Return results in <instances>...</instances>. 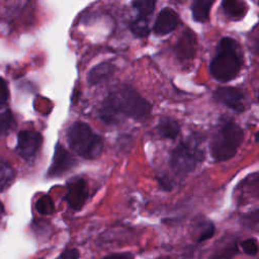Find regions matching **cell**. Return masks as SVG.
<instances>
[{
    "mask_svg": "<svg viewBox=\"0 0 259 259\" xmlns=\"http://www.w3.org/2000/svg\"><path fill=\"white\" fill-rule=\"evenodd\" d=\"M238 243L236 239H228L221 242L212 251L209 259H232L238 253Z\"/></svg>",
    "mask_w": 259,
    "mask_h": 259,
    "instance_id": "cell-13",
    "label": "cell"
},
{
    "mask_svg": "<svg viewBox=\"0 0 259 259\" xmlns=\"http://www.w3.org/2000/svg\"><path fill=\"white\" fill-rule=\"evenodd\" d=\"M76 164L74 157L60 144L58 143L55 147L54 156L52 159L51 166L48 169L47 176L50 178L60 177L64 173L72 169Z\"/></svg>",
    "mask_w": 259,
    "mask_h": 259,
    "instance_id": "cell-8",
    "label": "cell"
},
{
    "mask_svg": "<svg viewBox=\"0 0 259 259\" xmlns=\"http://www.w3.org/2000/svg\"><path fill=\"white\" fill-rule=\"evenodd\" d=\"M67 186L68 188L64 196V199L71 209L78 211L84 206L88 198V189L86 181L81 177H76L70 180Z\"/></svg>",
    "mask_w": 259,
    "mask_h": 259,
    "instance_id": "cell-7",
    "label": "cell"
},
{
    "mask_svg": "<svg viewBox=\"0 0 259 259\" xmlns=\"http://www.w3.org/2000/svg\"><path fill=\"white\" fill-rule=\"evenodd\" d=\"M114 72V66L110 62H102L93 67L87 75V81L90 85L100 84L109 79Z\"/></svg>",
    "mask_w": 259,
    "mask_h": 259,
    "instance_id": "cell-12",
    "label": "cell"
},
{
    "mask_svg": "<svg viewBox=\"0 0 259 259\" xmlns=\"http://www.w3.org/2000/svg\"><path fill=\"white\" fill-rule=\"evenodd\" d=\"M214 99L229 107L235 112H243L245 110L244 93L235 87H219L213 93Z\"/></svg>",
    "mask_w": 259,
    "mask_h": 259,
    "instance_id": "cell-9",
    "label": "cell"
},
{
    "mask_svg": "<svg viewBox=\"0 0 259 259\" xmlns=\"http://www.w3.org/2000/svg\"><path fill=\"white\" fill-rule=\"evenodd\" d=\"M196 51V35L190 29L182 32L176 44V54L180 60L188 61L194 58Z\"/></svg>",
    "mask_w": 259,
    "mask_h": 259,
    "instance_id": "cell-11",
    "label": "cell"
},
{
    "mask_svg": "<svg viewBox=\"0 0 259 259\" xmlns=\"http://www.w3.org/2000/svg\"><path fill=\"white\" fill-rule=\"evenodd\" d=\"M243 252L249 256H255L258 253V243L255 238H248L240 243Z\"/></svg>",
    "mask_w": 259,
    "mask_h": 259,
    "instance_id": "cell-22",
    "label": "cell"
},
{
    "mask_svg": "<svg viewBox=\"0 0 259 259\" xmlns=\"http://www.w3.org/2000/svg\"><path fill=\"white\" fill-rule=\"evenodd\" d=\"M243 66V54L237 40L223 37L209 66L212 77L221 82H228L237 77Z\"/></svg>",
    "mask_w": 259,
    "mask_h": 259,
    "instance_id": "cell-2",
    "label": "cell"
},
{
    "mask_svg": "<svg viewBox=\"0 0 259 259\" xmlns=\"http://www.w3.org/2000/svg\"><path fill=\"white\" fill-rule=\"evenodd\" d=\"M15 175V169L6 160L0 158V192L11 185Z\"/></svg>",
    "mask_w": 259,
    "mask_h": 259,
    "instance_id": "cell-17",
    "label": "cell"
},
{
    "mask_svg": "<svg viewBox=\"0 0 259 259\" xmlns=\"http://www.w3.org/2000/svg\"><path fill=\"white\" fill-rule=\"evenodd\" d=\"M214 1L210 0H196L192 3V16L195 21L205 22L209 19V11Z\"/></svg>",
    "mask_w": 259,
    "mask_h": 259,
    "instance_id": "cell-16",
    "label": "cell"
},
{
    "mask_svg": "<svg viewBox=\"0 0 259 259\" xmlns=\"http://www.w3.org/2000/svg\"><path fill=\"white\" fill-rule=\"evenodd\" d=\"M179 17L178 14L170 7H165L162 9L155 21L154 32L157 35H166L172 32L178 25Z\"/></svg>",
    "mask_w": 259,
    "mask_h": 259,
    "instance_id": "cell-10",
    "label": "cell"
},
{
    "mask_svg": "<svg viewBox=\"0 0 259 259\" xmlns=\"http://www.w3.org/2000/svg\"><path fill=\"white\" fill-rule=\"evenodd\" d=\"M9 98L8 84L4 78L0 76V107L5 105Z\"/></svg>",
    "mask_w": 259,
    "mask_h": 259,
    "instance_id": "cell-24",
    "label": "cell"
},
{
    "mask_svg": "<svg viewBox=\"0 0 259 259\" xmlns=\"http://www.w3.org/2000/svg\"><path fill=\"white\" fill-rule=\"evenodd\" d=\"M244 139L243 130L234 121H225L210 142V154L215 162L234 157Z\"/></svg>",
    "mask_w": 259,
    "mask_h": 259,
    "instance_id": "cell-4",
    "label": "cell"
},
{
    "mask_svg": "<svg viewBox=\"0 0 259 259\" xmlns=\"http://www.w3.org/2000/svg\"><path fill=\"white\" fill-rule=\"evenodd\" d=\"M156 130L160 137L173 140L178 136L180 132V125L176 119L165 116L159 120Z\"/></svg>",
    "mask_w": 259,
    "mask_h": 259,
    "instance_id": "cell-15",
    "label": "cell"
},
{
    "mask_svg": "<svg viewBox=\"0 0 259 259\" xmlns=\"http://www.w3.org/2000/svg\"><path fill=\"white\" fill-rule=\"evenodd\" d=\"M35 209L40 214H51L55 210L54 202L49 195L40 196L35 202Z\"/></svg>",
    "mask_w": 259,
    "mask_h": 259,
    "instance_id": "cell-21",
    "label": "cell"
},
{
    "mask_svg": "<svg viewBox=\"0 0 259 259\" xmlns=\"http://www.w3.org/2000/svg\"><path fill=\"white\" fill-rule=\"evenodd\" d=\"M204 159V151L200 145V138L189 137L181 142L171 153L170 166L178 174L193 171Z\"/></svg>",
    "mask_w": 259,
    "mask_h": 259,
    "instance_id": "cell-5",
    "label": "cell"
},
{
    "mask_svg": "<svg viewBox=\"0 0 259 259\" xmlns=\"http://www.w3.org/2000/svg\"><path fill=\"white\" fill-rule=\"evenodd\" d=\"M103 259H135L134 255L130 252H121V253H112L105 256Z\"/></svg>",
    "mask_w": 259,
    "mask_h": 259,
    "instance_id": "cell-27",
    "label": "cell"
},
{
    "mask_svg": "<svg viewBox=\"0 0 259 259\" xmlns=\"http://www.w3.org/2000/svg\"><path fill=\"white\" fill-rule=\"evenodd\" d=\"M131 31L137 37H146L150 32L149 17L139 16L130 24Z\"/></svg>",
    "mask_w": 259,
    "mask_h": 259,
    "instance_id": "cell-18",
    "label": "cell"
},
{
    "mask_svg": "<svg viewBox=\"0 0 259 259\" xmlns=\"http://www.w3.org/2000/svg\"><path fill=\"white\" fill-rule=\"evenodd\" d=\"M70 148L87 160L96 159L103 150V141L92 128L83 121H75L67 132Z\"/></svg>",
    "mask_w": 259,
    "mask_h": 259,
    "instance_id": "cell-3",
    "label": "cell"
},
{
    "mask_svg": "<svg viewBox=\"0 0 259 259\" xmlns=\"http://www.w3.org/2000/svg\"><path fill=\"white\" fill-rule=\"evenodd\" d=\"M214 234V226L211 222H206L203 226L202 229L200 230L198 237H197V242L201 243L204 242L208 239H210Z\"/></svg>",
    "mask_w": 259,
    "mask_h": 259,
    "instance_id": "cell-23",
    "label": "cell"
},
{
    "mask_svg": "<svg viewBox=\"0 0 259 259\" xmlns=\"http://www.w3.org/2000/svg\"><path fill=\"white\" fill-rule=\"evenodd\" d=\"M151 108V104L134 88L122 85L107 95L98 112L106 123H115L121 117L144 121L149 117Z\"/></svg>",
    "mask_w": 259,
    "mask_h": 259,
    "instance_id": "cell-1",
    "label": "cell"
},
{
    "mask_svg": "<svg viewBox=\"0 0 259 259\" xmlns=\"http://www.w3.org/2000/svg\"><path fill=\"white\" fill-rule=\"evenodd\" d=\"M16 127V120L10 109L0 111V136L9 134Z\"/></svg>",
    "mask_w": 259,
    "mask_h": 259,
    "instance_id": "cell-19",
    "label": "cell"
},
{
    "mask_svg": "<svg viewBox=\"0 0 259 259\" xmlns=\"http://www.w3.org/2000/svg\"><path fill=\"white\" fill-rule=\"evenodd\" d=\"M80 258V253L78 249L72 248V249H67L63 251L56 259H79Z\"/></svg>",
    "mask_w": 259,
    "mask_h": 259,
    "instance_id": "cell-25",
    "label": "cell"
},
{
    "mask_svg": "<svg viewBox=\"0 0 259 259\" xmlns=\"http://www.w3.org/2000/svg\"><path fill=\"white\" fill-rule=\"evenodd\" d=\"M225 14L232 20H240L247 13L248 6L245 2L239 0H225L222 2Z\"/></svg>",
    "mask_w": 259,
    "mask_h": 259,
    "instance_id": "cell-14",
    "label": "cell"
},
{
    "mask_svg": "<svg viewBox=\"0 0 259 259\" xmlns=\"http://www.w3.org/2000/svg\"><path fill=\"white\" fill-rule=\"evenodd\" d=\"M243 222H244V225L248 226V228H253V227H257V224H258V211L257 209L254 211V212H251L249 213L248 215H245L244 219H243Z\"/></svg>",
    "mask_w": 259,
    "mask_h": 259,
    "instance_id": "cell-26",
    "label": "cell"
},
{
    "mask_svg": "<svg viewBox=\"0 0 259 259\" xmlns=\"http://www.w3.org/2000/svg\"><path fill=\"white\" fill-rule=\"evenodd\" d=\"M42 144L41 135L33 130H21L17 134V144L15 153L26 162H31L35 158Z\"/></svg>",
    "mask_w": 259,
    "mask_h": 259,
    "instance_id": "cell-6",
    "label": "cell"
},
{
    "mask_svg": "<svg viewBox=\"0 0 259 259\" xmlns=\"http://www.w3.org/2000/svg\"><path fill=\"white\" fill-rule=\"evenodd\" d=\"M157 259H172V258L169 257V256H160V257H158Z\"/></svg>",
    "mask_w": 259,
    "mask_h": 259,
    "instance_id": "cell-28",
    "label": "cell"
},
{
    "mask_svg": "<svg viewBox=\"0 0 259 259\" xmlns=\"http://www.w3.org/2000/svg\"><path fill=\"white\" fill-rule=\"evenodd\" d=\"M132 5L138 11L139 16L150 17V15L155 9L156 2L152 0H139V1H133Z\"/></svg>",
    "mask_w": 259,
    "mask_h": 259,
    "instance_id": "cell-20",
    "label": "cell"
}]
</instances>
